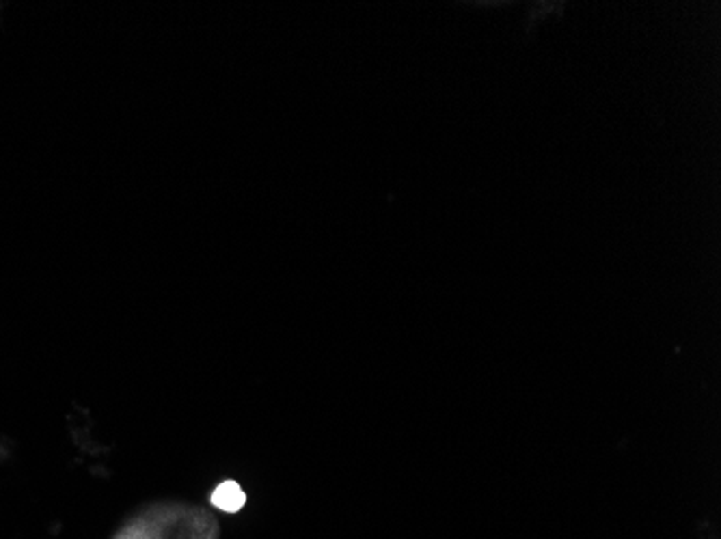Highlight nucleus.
<instances>
[{
  "label": "nucleus",
  "mask_w": 721,
  "mask_h": 539,
  "mask_svg": "<svg viewBox=\"0 0 721 539\" xmlns=\"http://www.w3.org/2000/svg\"><path fill=\"white\" fill-rule=\"evenodd\" d=\"M212 505L220 511H227V514H238L242 507L246 505V494L236 481H225L214 490Z\"/></svg>",
  "instance_id": "obj_1"
}]
</instances>
